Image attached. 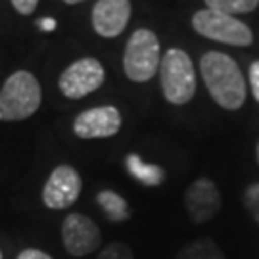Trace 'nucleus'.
Returning a JSON list of instances; mask_svg holds the SVG:
<instances>
[{"label":"nucleus","instance_id":"1","mask_svg":"<svg viewBox=\"0 0 259 259\" xmlns=\"http://www.w3.org/2000/svg\"><path fill=\"white\" fill-rule=\"evenodd\" d=\"M200 71L215 104L225 110H240L246 102V81L238 64L229 54L205 52L200 58Z\"/></svg>","mask_w":259,"mask_h":259},{"label":"nucleus","instance_id":"2","mask_svg":"<svg viewBox=\"0 0 259 259\" xmlns=\"http://www.w3.org/2000/svg\"><path fill=\"white\" fill-rule=\"evenodd\" d=\"M42 91L37 77L29 71H16L0 89V121H23L40 108Z\"/></svg>","mask_w":259,"mask_h":259},{"label":"nucleus","instance_id":"3","mask_svg":"<svg viewBox=\"0 0 259 259\" xmlns=\"http://www.w3.org/2000/svg\"><path fill=\"white\" fill-rule=\"evenodd\" d=\"M159 79L167 102L183 106L196 94V71L190 56L181 48L167 50L159 64Z\"/></svg>","mask_w":259,"mask_h":259},{"label":"nucleus","instance_id":"4","mask_svg":"<svg viewBox=\"0 0 259 259\" xmlns=\"http://www.w3.org/2000/svg\"><path fill=\"white\" fill-rule=\"evenodd\" d=\"M159 64L161 58L156 33L150 29H137L131 35L123 56V67L127 77L135 83H146L157 73Z\"/></svg>","mask_w":259,"mask_h":259},{"label":"nucleus","instance_id":"5","mask_svg":"<svg viewBox=\"0 0 259 259\" xmlns=\"http://www.w3.org/2000/svg\"><path fill=\"white\" fill-rule=\"evenodd\" d=\"M192 27L202 37L232 47H250L253 42V33L246 23H242L234 16L209 8L196 12L192 16Z\"/></svg>","mask_w":259,"mask_h":259},{"label":"nucleus","instance_id":"6","mask_svg":"<svg viewBox=\"0 0 259 259\" xmlns=\"http://www.w3.org/2000/svg\"><path fill=\"white\" fill-rule=\"evenodd\" d=\"M104 83V67L96 58H81L60 75V91L69 100H79L94 93Z\"/></svg>","mask_w":259,"mask_h":259},{"label":"nucleus","instance_id":"7","mask_svg":"<svg viewBox=\"0 0 259 259\" xmlns=\"http://www.w3.org/2000/svg\"><path fill=\"white\" fill-rule=\"evenodd\" d=\"M62 240L69 255L84 257L98 250L102 234L91 217L81 213H69L62 225Z\"/></svg>","mask_w":259,"mask_h":259},{"label":"nucleus","instance_id":"8","mask_svg":"<svg viewBox=\"0 0 259 259\" xmlns=\"http://www.w3.org/2000/svg\"><path fill=\"white\" fill-rule=\"evenodd\" d=\"M83 190V181L71 165H58L42 188V202L48 209H67L77 202Z\"/></svg>","mask_w":259,"mask_h":259},{"label":"nucleus","instance_id":"9","mask_svg":"<svg viewBox=\"0 0 259 259\" xmlns=\"http://www.w3.org/2000/svg\"><path fill=\"white\" fill-rule=\"evenodd\" d=\"M121 129V113L113 106H100L79 113L73 121V133L79 139H108Z\"/></svg>","mask_w":259,"mask_h":259},{"label":"nucleus","instance_id":"10","mask_svg":"<svg viewBox=\"0 0 259 259\" xmlns=\"http://www.w3.org/2000/svg\"><path fill=\"white\" fill-rule=\"evenodd\" d=\"M185 205L194 223H207L221 209V194L209 179H198L186 188Z\"/></svg>","mask_w":259,"mask_h":259},{"label":"nucleus","instance_id":"11","mask_svg":"<svg viewBox=\"0 0 259 259\" xmlns=\"http://www.w3.org/2000/svg\"><path fill=\"white\" fill-rule=\"evenodd\" d=\"M131 19L129 0H98L93 8V27L104 38H115Z\"/></svg>","mask_w":259,"mask_h":259},{"label":"nucleus","instance_id":"12","mask_svg":"<svg viewBox=\"0 0 259 259\" xmlns=\"http://www.w3.org/2000/svg\"><path fill=\"white\" fill-rule=\"evenodd\" d=\"M125 165L131 175L144 186H159L165 179V171L154 163H144L137 154H129L125 159Z\"/></svg>","mask_w":259,"mask_h":259},{"label":"nucleus","instance_id":"13","mask_svg":"<svg viewBox=\"0 0 259 259\" xmlns=\"http://www.w3.org/2000/svg\"><path fill=\"white\" fill-rule=\"evenodd\" d=\"M96 202L100 205L104 215L113 223H123L131 217V209L127 200L113 190H100L96 194Z\"/></svg>","mask_w":259,"mask_h":259},{"label":"nucleus","instance_id":"14","mask_svg":"<svg viewBox=\"0 0 259 259\" xmlns=\"http://www.w3.org/2000/svg\"><path fill=\"white\" fill-rule=\"evenodd\" d=\"M177 259H225V255L211 238H200V240L186 244L177 253Z\"/></svg>","mask_w":259,"mask_h":259},{"label":"nucleus","instance_id":"15","mask_svg":"<svg viewBox=\"0 0 259 259\" xmlns=\"http://www.w3.org/2000/svg\"><path fill=\"white\" fill-rule=\"evenodd\" d=\"M205 6L221 14L236 16V14H248L259 6V0H205Z\"/></svg>","mask_w":259,"mask_h":259},{"label":"nucleus","instance_id":"16","mask_svg":"<svg viewBox=\"0 0 259 259\" xmlns=\"http://www.w3.org/2000/svg\"><path fill=\"white\" fill-rule=\"evenodd\" d=\"M96 259H135L133 257V251L127 244L123 242H111L110 246H106Z\"/></svg>","mask_w":259,"mask_h":259},{"label":"nucleus","instance_id":"17","mask_svg":"<svg viewBox=\"0 0 259 259\" xmlns=\"http://www.w3.org/2000/svg\"><path fill=\"white\" fill-rule=\"evenodd\" d=\"M244 207L259 223V183L250 185L246 188V192H244Z\"/></svg>","mask_w":259,"mask_h":259},{"label":"nucleus","instance_id":"18","mask_svg":"<svg viewBox=\"0 0 259 259\" xmlns=\"http://www.w3.org/2000/svg\"><path fill=\"white\" fill-rule=\"evenodd\" d=\"M38 0H12V6L16 8V12L23 14V16H29L33 14L35 8H37Z\"/></svg>","mask_w":259,"mask_h":259},{"label":"nucleus","instance_id":"19","mask_svg":"<svg viewBox=\"0 0 259 259\" xmlns=\"http://www.w3.org/2000/svg\"><path fill=\"white\" fill-rule=\"evenodd\" d=\"M250 84H251V93H253L255 100L259 102V60L250 65Z\"/></svg>","mask_w":259,"mask_h":259},{"label":"nucleus","instance_id":"20","mask_svg":"<svg viewBox=\"0 0 259 259\" xmlns=\"http://www.w3.org/2000/svg\"><path fill=\"white\" fill-rule=\"evenodd\" d=\"M16 259H52V257L40 250H23Z\"/></svg>","mask_w":259,"mask_h":259},{"label":"nucleus","instance_id":"21","mask_svg":"<svg viewBox=\"0 0 259 259\" xmlns=\"http://www.w3.org/2000/svg\"><path fill=\"white\" fill-rule=\"evenodd\" d=\"M38 25H40V29H42V31H54L56 21L52 18H42L40 21H38Z\"/></svg>","mask_w":259,"mask_h":259},{"label":"nucleus","instance_id":"22","mask_svg":"<svg viewBox=\"0 0 259 259\" xmlns=\"http://www.w3.org/2000/svg\"><path fill=\"white\" fill-rule=\"evenodd\" d=\"M65 4H79V2H84V0H64Z\"/></svg>","mask_w":259,"mask_h":259},{"label":"nucleus","instance_id":"23","mask_svg":"<svg viewBox=\"0 0 259 259\" xmlns=\"http://www.w3.org/2000/svg\"><path fill=\"white\" fill-rule=\"evenodd\" d=\"M257 159H259V144H257Z\"/></svg>","mask_w":259,"mask_h":259},{"label":"nucleus","instance_id":"24","mask_svg":"<svg viewBox=\"0 0 259 259\" xmlns=\"http://www.w3.org/2000/svg\"><path fill=\"white\" fill-rule=\"evenodd\" d=\"M0 259H2V251H0Z\"/></svg>","mask_w":259,"mask_h":259}]
</instances>
